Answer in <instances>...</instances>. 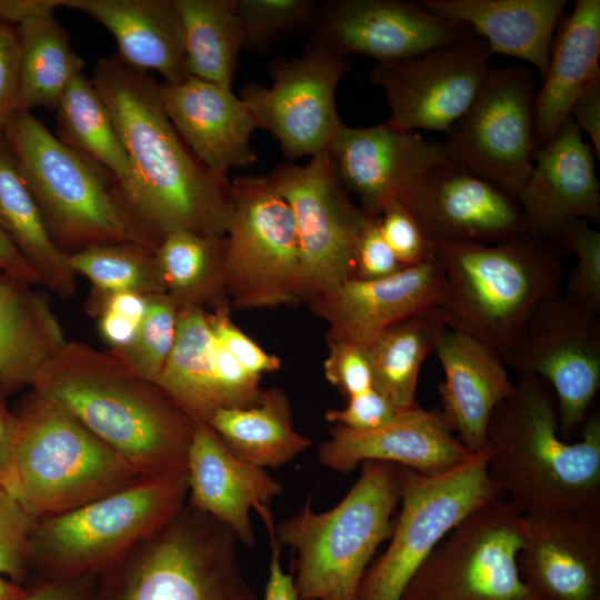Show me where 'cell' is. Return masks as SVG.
I'll return each instance as SVG.
<instances>
[{"mask_svg":"<svg viewBox=\"0 0 600 600\" xmlns=\"http://www.w3.org/2000/svg\"><path fill=\"white\" fill-rule=\"evenodd\" d=\"M19 110L18 36L9 24L0 22V140Z\"/></svg>","mask_w":600,"mask_h":600,"instance_id":"cell-50","label":"cell"},{"mask_svg":"<svg viewBox=\"0 0 600 600\" xmlns=\"http://www.w3.org/2000/svg\"><path fill=\"white\" fill-rule=\"evenodd\" d=\"M596 154L569 118L553 138L537 148L530 174L517 201L527 231L553 241L571 220L600 222V184Z\"/></svg>","mask_w":600,"mask_h":600,"instance_id":"cell-25","label":"cell"},{"mask_svg":"<svg viewBox=\"0 0 600 600\" xmlns=\"http://www.w3.org/2000/svg\"><path fill=\"white\" fill-rule=\"evenodd\" d=\"M31 389L63 408L140 477L186 473L196 422L109 350L67 340Z\"/></svg>","mask_w":600,"mask_h":600,"instance_id":"cell-2","label":"cell"},{"mask_svg":"<svg viewBox=\"0 0 600 600\" xmlns=\"http://www.w3.org/2000/svg\"><path fill=\"white\" fill-rule=\"evenodd\" d=\"M552 242L576 257L561 292L582 308L600 314V232L590 222L574 219Z\"/></svg>","mask_w":600,"mask_h":600,"instance_id":"cell-43","label":"cell"},{"mask_svg":"<svg viewBox=\"0 0 600 600\" xmlns=\"http://www.w3.org/2000/svg\"><path fill=\"white\" fill-rule=\"evenodd\" d=\"M403 269L387 243L379 217H369L361 227L354 251L352 277L360 280L379 279Z\"/></svg>","mask_w":600,"mask_h":600,"instance_id":"cell-48","label":"cell"},{"mask_svg":"<svg viewBox=\"0 0 600 600\" xmlns=\"http://www.w3.org/2000/svg\"><path fill=\"white\" fill-rule=\"evenodd\" d=\"M208 424L237 458L263 469L284 466L311 446L293 427L289 398L276 387L262 389L254 406L216 411Z\"/></svg>","mask_w":600,"mask_h":600,"instance_id":"cell-33","label":"cell"},{"mask_svg":"<svg viewBox=\"0 0 600 600\" xmlns=\"http://www.w3.org/2000/svg\"><path fill=\"white\" fill-rule=\"evenodd\" d=\"M519 569L537 600H600V513L522 514Z\"/></svg>","mask_w":600,"mask_h":600,"instance_id":"cell-21","label":"cell"},{"mask_svg":"<svg viewBox=\"0 0 600 600\" xmlns=\"http://www.w3.org/2000/svg\"><path fill=\"white\" fill-rule=\"evenodd\" d=\"M3 139L51 238L67 254L109 243L157 249L111 173L61 142L31 111L19 110Z\"/></svg>","mask_w":600,"mask_h":600,"instance_id":"cell-6","label":"cell"},{"mask_svg":"<svg viewBox=\"0 0 600 600\" xmlns=\"http://www.w3.org/2000/svg\"><path fill=\"white\" fill-rule=\"evenodd\" d=\"M492 56L487 42L474 37L406 60L376 63L369 79L388 103L384 123L400 131L447 133L477 98Z\"/></svg>","mask_w":600,"mask_h":600,"instance_id":"cell-17","label":"cell"},{"mask_svg":"<svg viewBox=\"0 0 600 600\" xmlns=\"http://www.w3.org/2000/svg\"><path fill=\"white\" fill-rule=\"evenodd\" d=\"M400 409L373 388L348 398L342 409L328 410L324 418L333 424L368 431L390 422Z\"/></svg>","mask_w":600,"mask_h":600,"instance_id":"cell-49","label":"cell"},{"mask_svg":"<svg viewBox=\"0 0 600 600\" xmlns=\"http://www.w3.org/2000/svg\"><path fill=\"white\" fill-rule=\"evenodd\" d=\"M20 110H54L84 63L54 14L29 19L17 29Z\"/></svg>","mask_w":600,"mask_h":600,"instance_id":"cell-37","label":"cell"},{"mask_svg":"<svg viewBox=\"0 0 600 600\" xmlns=\"http://www.w3.org/2000/svg\"><path fill=\"white\" fill-rule=\"evenodd\" d=\"M314 0H234L243 49L266 53L281 39L313 26Z\"/></svg>","mask_w":600,"mask_h":600,"instance_id":"cell-41","label":"cell"},{"mask_svg":"<svg viewBox=\"0 0 600 600\" xmlns=\"http://www.w3.org/2000/svg\"><path fill=\"white\" fill-rule=\"evenodd\" d=\"M434 353L443 371L441 413L460 442L478 452L487 446L493 411L513 392L514 381L496 352L463 331L448 328Z\"/></svg>","mask_w":600,"mask_h":600,"instance_id":"cell-27","label":"cell"},{"mask_svg":"<svg viewBox=\"0 0 600 600\" xmlns=\"http://www.w3.org/2000/svg\"><path fill=\"white\" fill-rule=\"evenodd\" d=\"M570 118L590 139L596 158L600 157V76L574 101Z\"/></svg>","mask_w":600,"mask_h":600,"instance_id":"cell-51","label":"cell"},{"mask_svg":"<svg viewBox=\"0 0 600 600\" xmlns=\"http://www.w3.org/2000/svg\"><path fill=\"white\" fill-rule=\"evenodd\" d=\"M27 593L19 583L0 576V600H22Z\"/></svg>","mask_w":600,"mask_h":600,"instance_id":"cell-57","label":"cell"},{"mask_svg":"<svg viewBox=\"0 0 600 600\" xmlns=\"http://www.w3.org/2000/svg\"><path fill=\"white\" fill-rule=\"evenodd\" d=\"M471 454L441 411L419 404L401 408L390 422L373 430L333 424L318 449L319 462L339 473H350L372 460L437 476L460 466Z\"/></svg>","mask_w":600,"mask_h":600,"instance_id":"cell-22","label":"cell"},{"mask_svg":"<svg viewBox=\"0 0 600 600\" xmlns=\"http://www.w3.org/2000/svg\"><path fill=\"white\" fill-rule=\"evenodd\" d=\"M268 533L270 538L271 558L263 600H299L292 574L286 573L281 567L280 546L272 532L270 531Z\"/></svg>","mask_w":600,"mask_h":600,"instance_id":"cell-53","label":"cell"},{"mask_svg":"<svg viewBox=\"0 0 600 600\" xmlns=\"http://www.w3.org/2000/svg\"><path fill=\"white\" fill-rule=\"evenodd\" d=\"M359 478L331 509L316 512L309 497L271 531L292 551L299 600H357L378 547L390 538L400 503L399 466L366 461Z\"/></svg>","mask_w":600,"mask_h":600,"instance_id":"cell-5","label":"cell"},{"mask_svg":"<svg viewBox=\"0 0 600 600\" xmlns=\"http://www.w3.org/2000/svg\"><path fill=\"white\" fill-rule=\"evenodd\" d=\"M444 276L437 260L371 280L348 278L307 303L329 326L327 339L366 347L393 323L440 304Z\"/></svg>","mask_w":600,"mask_h":600,"instance_id":"cell-23","label":"cell"},{"mask_svg":"<svg viewBox=\"0 0 600 600\" xmlns=\"http://www.w3.org/2000/svg\"><path fill=\"white\" fill-rule=\"evenodd\" d=\"M231 308L224 307L208 310L211 331L223 348L248 372L261 377L281 368L279 357L263 350L256 341L246 334L231 319Z\"/></svg>","mask_w":600,"mask_h":600,"instance_id":"cell-47","label":"cell"},{"mask_svg":"<svg viewBox=\"0 0 600 600\" xmlns=\"http://www.w3.org/2000/svg\"><path fill=\"white\" fill-rule=\"evenodd\" d=\"M430 12L468 24L492 53L523 60L542 79L567 0H421Z\"/></svg>","mask_w":600,"mask_h":600,"instance_id":"cell-29","label":"cell"},{"mask_svg":"<svg viewBox=\"0 0 600 600\" xmlns=\"http://www.w3.org/2000/svg\"><path fill=\"white\" fill-rule=\"evenodd\" d=\"M434 241L491 244L528 232L516 198L450 158L403 198Z\"/></svg>","mask_w":600,"mask_h":600,"instance_id":"cell-19","label":"cell"},{"mask_svg":"<svg viewBox=\"0 0 600 600\" xmlns=\"http://www.w3.org/2000/svg\"><path fill=\"white\" fill-rule=\"evenodd\" d=\"M328 356L323 373L346 399L373 389L372 372L366 347L347 341L327 339Z\"/></svg>","mask_w":600,"mask_h":600,"instance_id":"cell-46","label":"cell"},{"mask_svg":"<svg viewBox=\"0 0 600 600\" xmlns=\"http://www.w3.org/2000/svg\"><path fill=\"white\" fill-rule=\"evenodd\" d=\"M521 520L504 498L479 507L439 542L399 600H537L519 569Z\"/></svg>","mask_w":600,"mask_h":600,"instance_id":"cell-11","label":"cell"},{"mask_svg":"<svg viewBox=\"0 0 600 600\" xmlns=\"http://www.w3.org/2000/svg\"><path fill=\"white\" fill-rule=\"evenodd\" d=\"M491 447L454 469L426 476L399 467L400 512L383 553L361 580L357 600H399L439 542L468 514L502 498L488 473Z\"/></svg>","mask_w":600,"mask_h":600,"instance_id":"cell-10","label":"cell"},{"mask_svg":"<svg viewBox=\"0 0 600 600\" xmlns=\"http://www.w3.org/2000/svg\"><path fill=\"white\" fill-rule=\"evenodd\" d=\"M54 110L58 139L110 172L123 196L132 184L131 164L91 78L78 73Z\"/></svg>","mask_w":600,"mask_h":600,"instance_id":"cell-38","label":"cell"},{"mask_svg":"<svg viewBox=\"0 0 600 600\" xmlns=\"http://www.w3.org/2000/svg\"><path fill=\"white\" fill-rule=\"evenodd\" d=\"M561 22L533 100L537 148L553 138L570 118L574 101L600 76V0H577Z\"/></svg>","mask_w":600,"mask_h":600,"instance_id":"cell-30","label":"cell"},{"mask_svg":"<svg viewBox=\"0 0 600 600\" xmlns=\"http://www.w3.org/2000/svg\"><path fill=\"white\" fill-rule=\"evenodd\" d=\"M434 242L449 328L504 360L537 307L562 290L559 248L529 232L491 244Z\"/></svg>","mask_w":600,"mask_h":600,"instance_id":"cell-4","label":"cell"},{"mask_svg":"<svg viewBox=\"0 0 600 600\" xmlns=\"http://www.w3.org/2000/svg\"><path fill=\"white\" fill-rule=\"evenodd\" d=\"M580 439L559 432L556 398L542 379L518 374L513 392L493 411L487 431L488 473L522 514L600 513V412L592 409Z\"/></svg>","mask_w":600,"mask_h":600,"instance_id":"cell-3","label":"cell"},{"mask_svg":"<svg viewBox=\"0 0 600 600\" xmlns=\"http://www.w3.org/2000/svg\"><path fill=\"white\" fill-rule=\"evenodd\" d=\"M518 374L548 383L559 432H581L600 389V314L559 292L541 302L503 360Z\"/></svg>","mask_w":600,"mask_h":600,"instance_id":"cell-13","label":"cell"},{"mask_svg":"<svg viewBox=\"0 0 600 600\" xmlns=\"http://www.w3.org/2000/svg\"><path fill=\"white\" fill-rule=\"evenodd\" d=\"M234 533L187 502L110 571L107 600H259Z\"/></svg>","mask_w":600,"mask_h":600,"instance_id":"cell-9","label":"cell"},{"mask_svg":"<svg viewBox=\"0 0 600 600\" xmlns=\"http://www.w3.org/2000/svg\"><path fill=\"white\" fill-rule=\"evenodd\" d=\"M164 111L186 146L212 174L229 179L232 169L257 161L251 136L258 129L231 87L189 76L159 83Z\"/></svg>","mask_w":600,"mask_h":600,"instance_id":"cell-26","label":"cell"},{"mask_svg":"<svg viewBox=\"0 0 600 600\" xmlns=\"http://www.w3.org/2000/svg\"><path fill=\"white\" fill-rule=\"evenodd\" d=\"M381 232L403 268L436 259V242L416 214L401 201L389 203L379 216Z\"/></svg>","mask_w":600,"mask_h":600,"instance_id":"cell-44","label":"cell"},{"mask_svg":"<svg viewBox=\"0 0 600 600\" xmlns=\"http://www.w3.org/2000/svg\"><path fill=\"white\" fill-rule=\"evenodd\" d=\"M0 270L31 286H43L41 278L27 262L0 228Z\"/></svg>","mask_w":600,"mask_h":600,"instance_id":"cell-55","label":"cell"},{"mask_svg":"<svg viewBox=\"0 0 600 600\" xmlns=\"http://www.w3.org/2000/svg\"><path fill=\"white\" fill-rule=\"evenodd\" d=\"M74 273L91 283L88 304L118 292L167 293L156 250L133 243L91 247L69 256Z\"/></svg>","mask_w":600,"mask_h":600,"instance_id":"cell-40","label":"cell"},{"mask_svg":"<svg viewBox=\"0 0 600 600\" xmlns=\"http://www.w3.org/2000/svg\"><path fill=\"white\" fill-rule=\"evenodd\" d=\"M0 272H1V270H0Z\"/></svg>","mask_w":600,"mask_h":600,"instance_id":"cell-58","label":"cell"},{"mask_svg":"<svg viewBox=\"0 0 600 600\" xmlns=\"http://www.w3.org/2000/svg\"><path fill=\"white\" fill-rule=\"evenodd\" d=\"M349 67L347 57L307 44L301 57L270 63V87L247 84L240 98L287 159L311 158L328 149L342 124L336 91Z\"/></svg>","mask_w":600,"mask_h":600,"instance_id":"cell-16","label":"cell"},{"mask_svg":"<svg viewBox=\"0 0 600 600\" xmlns=\"http://www.w3.org/2000/svg\"><path fill=\"white\" fill-rule=\"evenodd\" d=\"M328 150L343 186L369 217L402 201L429 171L449 159L443 143L386 123L356 128L342 122Z\"/></svg>","mask_w":600,"mask_h":600,"instance_id":"cell-20","label":"cell"},{"mask_svg":"<svg viewBox=\"0 0 600 600\" xmlns=\"http://www.w3.org/2000/svg\"><path fill=\"white\" fill-rule=\"evenodd\" d=\"M187 474L142 477L121 490L72 510L36 519L29 569L49 580L108 570L186 504Z\"/></svg>","mask_w":600,"mask_h":600,"instance_id":"cell-8","label":"cell"},{"mask_svg":"<svg viewBox=\"0 0 600 600\" xmlns=\"http://www.w3.org/2000/svg\"><path fill=\"white\" fill-rule=\"evenodd\" d=\"M474 37L468 24L437 16L420 1L328 0L319 4L307 44L388 63Z\"/></svg>","mask_w":600,"mask_h":600,"instance_id":"cell-18","label":"cell"},{"mask_svg":"<svg viewBox=\"0 0 600 600\" xmlns=\"http://www.w3.org/2000/svg\"><path fill=\"white\" fill-rule=\"evenodd\" d=\"M83 578L48 581L32 592H28L22 600H82L81 580Z\"/></svg>","mask_w":600,"mask_h":600,"instance_id":"cell-56","label":"cell"},{"mask_svg":"<svg viewBox=\"0 0 600 600\" xmlns=\"http://www.w3.org/2000/svg\"><path fill=\"white\" fill-rule=\"evenodd\" d=\"M154 383L194 422L208 423L221 409L214 339L207 309L186 307L179 310L176 342Z\"/></svg>","mask_w":600,"mask_h":600,"instance_id":"cell-36","label":"cell"},{"mask_svg":"<svg viewBox=\"0 0 600 600\" xmlns=\"http://www.w3.org/2000/svg\"><path fill=\"white\" fill-rule=\"evenodd\" d=\"M267 178L293 214L300 291L302 302H308L352 277L366 214L351 200L328 149L306 164H280Z\"/></svg>","mask_w":600,"mask_h":600,"instance_id":"cell-14","label":"cell"},{"mask_svg":"<svg viewBox=\"0 0 600 600\" xmlns=\"http://www.w3.org/2000/svg\"><path fill=\"white\" fill-rule=\"evenodd\" d=\"M231 190L226 233L231 310L301 303L300 248L289 204L267 176L234 177Z\"/></svg>","mask_w":600,"mask_h":600,"instance_id":"cell-12","label":"cell"},{"mask_svg":"<svg viewBox=\"0 0 600 600\" xmlns=\"http://www.w3.org/2000/svg\"><path fill=\"white\" fill-rule=\"evenodd\" d=\"M189 76L231 87L243 50L234 0H174Z\"/></svg>","mask_w":600,"mask_h":600,"instance_id":"cell-39","label":"cell"},{"mask_svg":"<svg viewBox=\"0 0 600 600\" xmlns=\"http://www.w3.org/2000/svg\"><path fill=\"white\" fill-rule=\"evenodd\" d=\"M0 272V390L31 387L43 366L67 342L48 298Z\"/></svg>","mask_w":600,"mask_h":600,"instance_id":"cell-31","label":"cell"},{"mask_svg":"<svg viewBox=\"0 0 600 600\" xmlns=\"http://www.w3.org/2000/svg\"><path fill=\"white\" fill-rule=\"evenodd\" d=\"M186 474L187 503L226 526L247 547L256 542L250 512L273 528L272 500L283 491L266 469L237 458L206 422H196Z\"/></svg>","mask_w":600,"mask_h":600,"instance_id":"cell-24","label":"cell"},{"mask_svg":"<svg viewBox=\"0 0 600 600\" xmlns=\"http://www.w3.org/2000/svg\"><path fill=\"white\" fill-rule=\"evenodd\" d=\"M0 228L44 287L63 300L77 292V274L69 254L51 238L19 163L4 139L0 140Z\"/></svg>","mask_w":600,"mask_h":600,"instance_id":"cell-32","label":"cell"},{"mask_svg":"<svg viewBox=\"0 0 600 600\" xmlns=\"http://www.w3.org/2000/svg\"><path fill=\"white\" fill-rule=\"evenodd\" d=\"M36 519L0 484V576L21 580L29 569V539Z\"/></svg>","mask_w":600,"mask_h":600,"instance_id":"cell-45","label":"cell"},{"mask_svg":"<svg viewBox=\"0 0 600 600\" xmlns=\"http://www.w3.org/2000/svg\"><path fill=\"white\" fill-rule=\"evenodd\" d=\"M179 308L168 293L148 296V307L129 346L109 350L142 378L156 382L173 349Z\"/></svg>","mask_w":600,"mask_h":600,"instance_id":"cell-42","label":"cell"},{"mask_svg":"<svg viewBox=\"0 0 600 600\" xmlns=\"http://www.w3.org/2000/svg\"><path fill=\"white\" fill-rule=\"evenodd\" d=\"M90 78L131 164L123 198L157 243L181 230L226 236L231 181L212 174L186 146L164 111L159 83L118 54L101 58Z\"/></svg>","mask_w":600,"mask_h":600,"instance_id":"cell-1","label":"cell"},{"mask_svg":"<svg viewBox=\"0 0 600 600\" xmlns=\"http://www.w3.org/2000/svg\"><path fill=\"white\" fill-rule=\"evenodd\" d=\"M102 24L118 56L132 68L177 83L189 77L182 26L174 0H60Z\"/></svg>","mask_w":600,"mask_h":600,"instance_id":"cell-28","label":"cell"},{"mask_svg":"<svg viewBox=\"0 0 600 600\" xmlns=\"http://www.w3.org/2000/svg\"><path fill=\"white\" fill-rule=\"evenodd\" d=\"M534 74L528 66L491 69L477 98L449 129L448 157L517 199L533 166Z\"/></svg>","mask_w":600,"mask_h":600,"instance_id":"cell-15","label":"cell"},{"mask_svg":"<svg viewBox=\"0 0 600 600\" xmlns=\"http://www.w3.org/2000/svg\"><path fill=\"white\" fill-rule=\"evenodd\" d=\"M448 328L443 310L434 306L379 333L366 346L373 388L398 408L417 406L422 364Z\"/></svg>","mask_w":600,"mask_h":600,"instance_id":"cell-34","label":"cell"},{"mask_svg":"<svg viewBox=\"0 0 600 600\" xmlns=\"http://www.w3.org/2000/svg\"><path fill=\"white\" fill-rule=\"evenodd\" d=\"M4 393L0 390V484L8 489L14 496V433L16 421L3 398Z\"/></svg>","mask_w":600,"mask_h":600,"instance_id":"cell-52","label":"cell"},{"mask_svg":"<svg viewBox=\"0 0 600 600\" xmlns=\"http://www.w3.org/2000/svg\"><path fill=\"white\" fill-rule=\"evenodd\" d=\"M14 414V497L34 518L62 513L140 474L78 420L31 389Z\"/></svg>","mask_w":600,"mask_h":600,"instance_id":"cell-7","label":"cell"},{"mask_svg":"<svg viewBox=\"0 0 600 600\" xmlns=\"http://www.w3.org/2000/svg\"><path fill=\"white\" fill-rule=\"evenodd\" d=\"M156 258L167 293L179 309L231 308L226 236L174 231L158 243Z\"/></svg>","mask_w":600,"mask_h":600,"instance_id":"cell-35","label":"cell"},{"mask_svg":"<svg viewBox=\"0 0 600 600\" xmlns=\"http://www.w3.org/2000/svg\"><path fill=\"white\" fill-rule=\"evenodd\" d=\"M60 0H0V22L22 23L29 19L54 14Z\"/></svg>","mask_w":600,"mask_h":600,"instance_id":"cell-54","label":"cell"}]
</instances>
